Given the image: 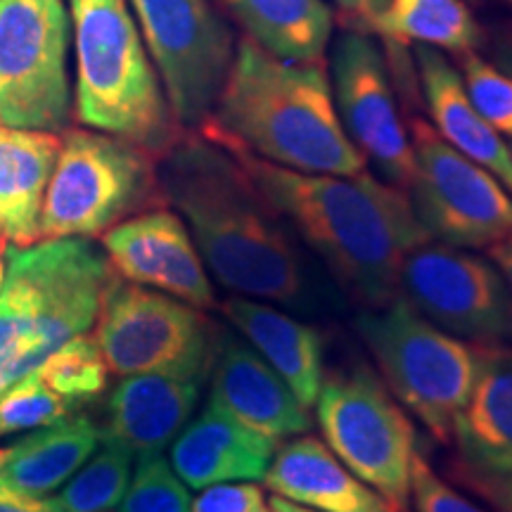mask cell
I'll return each mask as SVG.
<instances>
[{"mask_svg": "<svg viewBox=\"0 0 512 512\" xmlns=\"http://www.w3.org/2000/svg\"><path fill=\"white\" fill-rule=\"evenodd\" d=\"M157 171L164 200L226 290L299 311L311 306L313 287L287 221L228 150L195 131L157 157Z\"/></svg>", "mask_w": 512, "mask_h": 512, "instance_id": "obj_1", "label": "cell"}, {"mask_svg": "<svg viewBox=\"0 0 512 512\" xmlns=\"http://www.w3.org/2000/svg\"><path fill=\"white\" fill-rule=\"evenodd\" d=\"M238 159L261 195L316 252L342 287L370 309L401 294V268L415 247L432 242L399 185L356 176L304 174L219 143Z\"/></svg>", "mask_w": 512, "mask_h": 512, "instance_id": "obj_2", "label": "cell"}, {"mask_svg": "<svg viewBox=\"0 0 512 512\" xmlns=\"http://www.w3.org/2000/svg\"><path fill=\"white\" fill-rule=\"evenodd\" d=\"M204 138L304 174L356 176L366 159L339 121L325 62L275 57L242 36Z\"/></svg>", "mask_w": 512, "mask_h": 512, "instance_id": "obj_3", "label": "cell"}, {"mask_svg": "<svg viewBox=\"0 0 512 512\" xmlns=\"http://www.w3.org/2000/svg\"><path fill=\"white\" fill-rule=\"evenodd\" d=\"M110 275V259L88 238L5 245L0 394L41 366L64 342L93 328Z\"/></svg>", "mask_w": 512, "mask_h": 512, "instance_id": "obj_4", "label": "cell"}, {"mask_svg": "<svg viewBox=\"0 0 512 512\" xmlns=\"http://www.w3.org/2000/svg\"><path fill=\"white\" fill-rule=\"evenodd\" d=\"M76 119L162 157L185 133L128 0H72Z\"/></svg>", "mask_w": 512, "mask_h": 512, "instance_id": "obj_5", "label": "cell"}, {"mask_svg": "<svg viewBox=\"0 0 512 512\" xmlns=\"http://www.w3.org/2000/svg\"><path fill=\"white\" fill-rule=\"evenodd\" d=\"M164 202L152 152L93 128H69L43 200L38 240L98 238Z\"/></svg>", "mask_w": 512, "mask_h": 512, "instance_id": "obj_6", "label": "cell"}, {"mask_svg": "<svg viewBox=\"0 0 512 512\" xmlns=\"http://www.w3.org/2000/svg\"><path fill=\"white\" fill-rule=\"evenodd\" d=\"M356 330L394 399L434 439L448 444L475 389L479 347L437 328L401 294L382 309L363 313Z\"/></svg>", "mask_w": 512, "mask_h": 512, "instance_id": "obj_7", "label": "cell"}, {"mask_svg": "<svg viewBox=\"0 0 512 512\" xmlns=\"http://www.w3.org/2000/svg\"><path fill=\"white\" fill-rule=\"evenodd\" d=\"M316 418L330 451L363 482L408 510L418 434L403 406L368 366L325 377Z\"/></svg>", "mask_w": 512, "mask_h": 512, "instance_id": "obj_8", "label": "cell"}, {"mask_svg": "<svg viewBox=\"0 0 512 512\" xmlns=\"http://www.w3.org/2000/svg\"><path fill=\"white\" fill-rule=\"evenodd\" d=\"M69 43L64 0H0V126L67 131Z\"/></svg>", "mask_w": 512, "mask_h": 512, "instance_id": "obj_9", "label": "cell"}, {"mask_svg": "<svg viewBox=\"0 0 512 512\" xmlns=\"http://www.w3.org/2000/svg\"><path fill=\"white\" fill-rule=\"evenodd\" d=\"M171 112L197 131L214 112L235 60V36L209 0H128Z\"/></svg>", "mask_w": 512, "mask_h": 512, "instance_id": "obj_10", "label": "cell"}, {"mask_svg": "<svg viewBox=\"0 0 512 512\" xmlns=\"http://www.w3.org/2000/svg\"><path fill=\"white\" fill-rule=\"evenodd\" d=\"M95 339L110 373L143 375L211 370L216 330L202 309L112 271L95 320Z\"/></svg>", "mask_w": 512, "mask_h": 512, "instance_id": "obj_11", "label": "cell"}, {"mask_svg": "<svg viewBox=\"0 0 512 512\" xmlns=\"http://www.w3.org/2000/svg\"><path fill=\"white\" fill-rule=\"evenodd\" d=\"M415 214L432 240L458 249H489L512 235V195L498 178L460 155L425 119L411 121Z\"/></svg>", "mask_w": 512, "mask_h": 512, "instance_id": "obj_12", "label": "cell"}, {"mask_svg": "<svg viewBox=\"0 0 512 512\" xmlns=\"http://www.w3.org/2000/svg\"><path fill=\"white\" fill-rule=\"evenodd\" d=\"M401 297L467 344L512 349V292L491 259L425 242L403 261Z\"/></svg>", "mask_w": 512, "mask_h": 512, "instance_id": "obj_13", "label": "cell"}, {"mask_svg": "<svg viewBox=\"0 0 512 512\" xmlns=\"http://www.w3.org/2000/svg\"><path fill=\"white\" fill-rule=\"evenodd\" d=\"M332 95L356 150L389 183L408 190L413 178L411 136L394 98L389 62L370 34L349 31L332 53Z\"/></svg>", "mask_w": 512, "mask_h": 512, "instance_id": "obj_14", "label": "cell"}, {"mask_svg": "<svg viewBox=\"0 0 512 512\" xmlns=\"http://www.w3.org/2000/svg\"><path fill=\"white\" fill-rule=\"evenodd\" d=\"M112 271L150 290H159L181 302L211 309L214 287L195 240L176 211L147 209L102 235Z\"/></svg>", "mask_w": 512, "mask_h": 512, "instance_id": "obj_15", "label": "cell"}, {"mask_svg": "<svg viewBox=\"0 0 512 512\" xmlns=\"http://www.w3.org/2000/svg\"><path fill=\"white\" fill-rule=\"evenodd\" d=\"M209 401L273 441L311 430V413L247 339L221 337L211 361Z\"/></svg>", "mask_w": 512, "mask_h": 512, "instance_id": "obj_16", "label": "cell"}, {"mask_svg": "<svg viewBox=\"0 0 512 512\" xmlns=\"http://www.w3.org/2000/svg\"><path fill=\"white\" fill-rule=\"evenodd\" d=\"M211 370L126 375L105 406L102 437L140 453L164 451L188 425Z\"/></svg>", "mask_w": 512, "mask_h": 512, "instance_id": "obj_17", "label": "cell"}, {"mask_svg": "<svg viewBox=\"0 0 512 512\" xmlns=\"http://www.w3.org/2000/svg\"><path fill=\"white\" fill-rule=\"evenodd\" d=\"M278 441L254 432L233 415L207 403L171 444V465L188 489L266 477Z\"/></svg>", "mask_w": 512, "mask_h": 512, "instance_id": "obj_18", "label": "cell"}, {"mask_svg": "<svg viewBox=\"0 0 512 512\" xmlns=\"http://www.w3.org/2000/svg\"><path fill=\"white\" fill-rule=\"evenodd\" d=\"M264 484L273 496L316 512H408L356 477L325 441L311 434L275 448Z\"/></svg>", "mask_w": 512, "mask_h": 512, "instance_id": "obj_19", "label": "cell"}, {"mask_svg": "<svg viewBox=\"0 0 512 512\" xmlns=\"http://www.w3.org/2000/svg\"><path fill=\"white\" fill-rule=\"evenodd\" d=\"M235 330L283 377L306 408L316 406L325 382V335L316 325L249 297H230L223 304Z\"/></svg>", "mask_w": 512, "mask_h": 512, "instance_id": "obj_20", "label": "cell"}, {"mask_svg": "<svg viewBox=\"0 0 512 512\" xmlns=\"http://www.w3.org/2000/svg\"><path fill=\"white\" fill-rule=\"evenodd\" d=\"M415 67H418V81L434 131L448 145L456 147L460 155L491 171L512 195L508 143L475 110L458 69L446 60L441 50L430 46H418L415 50Z\"/></svg>", "mask_w": 512, "mask_h": 512, "instance_id": "obj_21", "label": "cell"}, {"mask_svg": "<svg viewBox=\"0 0 512 512\" xmlns=\"http://www.w3.org/2000/svg\"><path fill=\"white\" fill-rule=\"evenodd\" d=\"M458 463L512 475V349L479 347V375L453 427Z\"/></svg>", "mask_w": 512, "mask_h": 512, "instance_id": "obj_22", "label": "cell"}, {"mask_svg": "<svg viewBox=\"0 0 512 512\" xmlns=\"http://www.w3.org/2000/svg\"><path fill=\"white\" fill-rule=\"evenodd\" d=\"M60 145L57 133L0 126V235L10 245L38 242L43 200Z\"/></svg>", "mask_w": 512, "mask_h": 512, "instance_id": "obj_23", "label": "cell"}, {"mask_svg": "<svg viewBox=\"0 0 512 512\" xmlns=\"http://www.w3.org/2000/svg\"><path fill=\"white\" fill-rule=\"evenodd\" d=\"M102 430L86 413L24 434L3 448L0 482L34 496H50L98 451Z\"/></svg>", "mask_w": 512, "mask_h": 512, "instance_id": "obj_24", "label": "cell"}, {"mask_svg": "<svg viewBox=\"0 0 512 512\" xmlns=\"http://www.w3.org/2000/svg\"><path fill=\"white\" fill-rule=\"evenodd\" d=\"M249 41L275 57L323 62L335 15L325 0H214Z\"/></svg>", "mask_w": 512, "mask_h": 512, "instance_id": "obj_25", "label": "cell"}, {"mask_svg": "<svg viewBox=\"0 0 512 512\" xmlns=\"http://www.w3.org/2000/svg\"><path fill=\"white\" fill-rule=\"evenodd\" d=\"M375 36L392 48L418 43L458 57L475 53L484 43V31L465 0H389Z\"/></svg>", "mask_w": 512, "mask_h": 512, "instance_id": "obj_26", "label": "cell"}, {"mask_svg": "<svg viewBox=\"0 0 512 512\" xmlns=\"http://www.w3.org/2000/svg\"><path fill=\"white\" fill-rule=\"evenodd\" d=\"M136 453L102 437L98 451L74 472L55 496L62 512H110L119 508L133 475Z\"/></svg>", "mask_w": 512, "mask_h": 512, "instance_id": "obj_27", "label": "cell"}, {"mask_svg": "<svg viewBox=\"0 0 512 512\" xmlns=\"http://www.w3.org/2000/svg\"><path fill=\"white\" fill-rule=\"evenodd\" d=\"M36 373L55 394L76 403V406L98 399L107 389V380H110V368L102 356L98 339L88 332L55 349L36 368Z\"/></svg>", "mask_w": 512, "mask_h": 512, "instance_id": "obj_28", "label": "cell"}, {"mask_svg": "<svg viewBox=\"0 0 512 512\" xmlns=\"http://www.w3.org/2000/svg\"><path fill=\"white\" fill-rule=\"evenodd\" d=\"M79 413V406L55 394L36 370L0 394V439L24 434Z\"/></svg>", "mask_w": 512, "mask_h": 512, "instance_id": "obj_29", "label": "cell"}, {"mask_svg": "<svg viewBox=\"0 0 512 512\" xmlns=\"http://www.w3.org/2000/svg\"><path fill=\"white\" fill-rule=\"evenodd\" d=\"M119 512H192L188 484L162 451L140 453Z\"/></svg>", "mask_w": 512, "mask_h": 512, "instance_id": "obj_30", "label": "cell"}, {"mask_svg": "<svg viewBox=\"0 0 512 512\" xmlns=\"http://www.w3.org/2000/svg\"><path fill=\"white\" fill-rule=\"evenodd\" d=\"M463 83L467 98L486 124L512 138V76L498 72L475 53L463 55Z\"/></svg>", "mask_w": 512, "mask_h": 512, "instance_id": "obj_31", "label": "cell"}, {"mask_svg": "<svg viewBox=\"0 0 512 512\" xmlns=\"http://www.w3.org/2000/svg\"><path fill=\"white\" fill-rule=\"evenodd\" d=\"M411 501L418 512H484L477 503L453 489L446 479H441L422 456L413 463Z\"/></svg>", "mask_w": 512, "mask_h": 512, "instance_id": "obj_32", "label": "cell"}, {"mask_svg": "<svg viewBox=\"0 0 512 512\" xmlns=\"http://www.w3.org/2000/svg\"><path fill=\"white\" fill-rule=\"evenodd\" d=\"M192 512H273L271 498L254 482H230L202 489Z\"/></svg>", "mask_w": 512, "mask_h": 512, "instance_id": "obj_33", "label": "cell"}, {"mask_svg": "<svg viewBox=\"0 0 512 512\" xmlns=\"http://www.w3.org/2000/svg\"><path fill=\"white\" fill-rule=\"evenodd\" d=\"M453 477L465 489L482 498L494 512H512V475H486V472H475L456 463L453 465Z\"/></svg>", "mask_w": 512, "mask_h": 512, "instance_id": "obj_34", "label": "cell"}, {"mask_svg": "<svg viewBox=\"0 0 512 512\" xmlns=\"http://www.w3.org/2000/svg\"><path fill=\"white\" fill-rule=\"evenodd\" d=\"M339 15L358 34H375L377 19L387 10L389 0H332Z\"/></svg>", "mask_w": 512, "mask_h": 512, "instance_id": "obj_35", "label": "cell"}, {"mask_svg": "<svg viewBox=\"0 0 512 512\" xmlns=\"http://www.w3.org/2000/svg\"><path fill=\"white\" fill-rule=\"evenodd\" d=\"M0 512H62L55 498L34 496L0 482Z\"/></svg>", "mask_w": 512, "mask_h": 512, "instance_id": "obj_36", "label": "cell"}, {"mask_svg": "<svg viewBox=\"0 0 512 512\" xmlns=\"http://www.w3.org/2000/svg\"><path fill=\"white\" fill-rule=\"evenodd\" d=\"M489 259L494 261L498 271L503 273L505 283H508L510 292H512V235H508V238H503L501 242H496V245L489 247Z\"/></svg>", "mask_w": 512, "mask_h": 512, "instance_id": "obj_37", "label": "cell"}, {"mask_svg": "<svg viewBox=\"0 0 512 512\" xmlns=\"http://www.w3.org/2000/svg\"><path fill=\"white\" fill-rule=\"evenodd\" d=\"M271 508H273V512H316V510L302 508V505H297V503L285 501V498H280V496L271 498Z\"/></svg>", "mask_w": 512, "mask_h": 512, "instance_id": "obj_38", "label": "cell"}, {"mask_svg": "<svg viewBox=\"0 0 512 512\" xmlns=\"http://www.w3.org/2000/svg\"><path fill=\"white\" fill-rule=\"evenodd\" d=\"M5 275V240H0V285H3Z\"/></svg>", "mask_w": 512, "mask_h": 512, "instance_id": "obj_39", "label": "cell"}, {"mask_svg": "<svg viewBox=\"0 0 512 512\" xmlns=\"http://www.w3.org/2000/svg\"><path fill=\"white\" fill-rule=\"evenodd\" d=\"M508 150H510V159H512V138H510V143H508Z\"/></svg>", "mask_w": 512, "mask_h": 512, "instance_id": "obj_40", "label": "cell"}, {"mask_svg": "<svg viewBox=\"0 0 512 512\" xmlns=\"http://www.w3.org/2000/svg\"><path fill=\"white\" fill-rule=\"evenodd\" d=\"M465 3H482V0H465Z\"/></svg>", "mask_w": 512, "mask_h": 512, "instance_id": "obj_41", "label": "cell"}, {"mask_svg": "<svg viewBox=\"0 0 512 512\" xmlns=\"http://www.w3.org/2000/svg\"><path fill=\"white\" fill-rule=\"evenodd\" d=\"M0 463H3V448H0Z\"/></svg>", "mask_w": 512, "mask_h": 512, "instance_id": "obj_42", "label": "cell"}, {"mask_svg": "<svg viewBox=\"0 0 512 512\" xmlns=\"http://www.w3.org/2000/svg\"><path fill=\"white\" fill-rule=\"evenodd\" d=\"M0 240H5V238H3V235H0Z\"/></svg>", "mask_w": 512, "mask_h": 512, "instance_id": "obj_43", "label": "cell"}, {"mask_svg": "<svg viewBox=\"0 0 512 512\" xmlns=\"http://www.w3.org/2000/svg\"><path fill=\"white\" fill-rule=\"evenodd\" d=\"M510 5H512V0H510Z\"/></svg>", "mask_w": 512, "mask_h": 512, "instance_id": "obj_44", "label": "cell"}]
</instances>
